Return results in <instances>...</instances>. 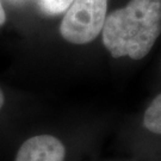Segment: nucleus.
<instances>
[{
	"mask_svg": "<svg viewBox=\"0 0 161 161\" xmlns=\"http://www.w3.org/2000/svg\"><path fill=\"white\" fill-rule=\"evenodd\" d=\"M102 32L112 58H143L161 34V0H131L106 16Z\"/></svg>",
	"mask_w": 161,
	"mask_h": 161,
	"instance_id": "f257e3e1",
	"label": "nucleus"
},
{
	"mask_svg": "<svg viewBox=\"0 0 161 161\" xmlns=\"http://www.w3.org/2000/svg\"><path fill=\"white\" fill-rule=\"evenodd\" d=\"M108 0H73L64 12L60 34L73 44H86L102 32Z\"/></svg>",
	"mask_w": 161,
	"mask_h": 161,
	"instance_id": "f03ea898",
	"label": "nucleus"
},
{
	"mask_svg": "<svg viewBox=\"0 0 161 161\" xmlns=\"http://www.w3.org/2000/svg\"><path fill=\"white\" fill-rule=\"evenodd\" d=\"M64 143L52 135L28 138L18 150L16 161H64Z\"/></svg>",
	"mask_w": 161,
	"mask_h": 161,
	"instance_id": "7ed1b4c3",
	"label": "nucleus"
},
{
	"mask_svg": "<svg viewBox=\"0 0 161 161\" xmlns=\"http://www.w3.org/2000/svg\"><path fill=\"white\" fill-rule=\"evenodd\" d=\"M17 6L32 5L44 16H58L66 12L73 0H7Z\"/></svg>",
	"mask_w": 161,
	"mask_h": 161,
	"instance_id": "20e7f679",
	"label": "nucleus"
},
{
	"mask_svg": "<svg viewBox=\"0 0 161 161\" xmlns=\"http://www.w3.org/2000/svg\"><path fill=\"white\" fill-rule=\"evenodd\" d=\"M143 125L154 134L161 135V94L156 96L143 116Z\"/></svg>",
	"mask_w": 161,
	"mask_h": 161,
	"instance_id": "39448f33",
	"label": "nucleus"
},
{
	"mask_svg": "<svg viewBox=\"0 0 161 161\" xmlns=\"http://www.w3.org/2000/svg\"><path fill=\"white\" fill-rule=\"evenodd\" d=\"M6 20V14H5V10L3 7V4H1V0H0V26L5 23Z\"/></svg>",
	"mask_w": 161,
	"mask_h": 161,
	"instance_id": "423d86ee",
	"label": "nucleus"
},
{
	"mask_svg": "<svg viewBox=\"0 0 161 161\" xmlns=\"http://www.w3.org/2000/svg\"><path fill=\"white\" fill-rule=\"evenodd\" d=\"M4 102H5V97H4V93H3L1 88H0V110H1L3 105H4Z\"/></svg>",
	"mask_w": 161,
	"mask_h": 161,
	"instance_id": "0eeeda50",
	"label": "nucleus"
}]
</instances>
